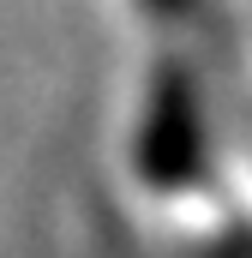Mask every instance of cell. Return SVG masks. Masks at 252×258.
Segmentation results:
<instances>
[{"mask_svg": "<svg viewBox=\"0 0 252 258\" xmlns=\"http://www.w3.org/2000/svg\"><path fill=\"white\" fill-rule=\"evenodd\" d=\"M144 6H150V12H156V18H174V12H186L192 0H144Z\"/></svg>", "mask_w": 252, "mask_h": 258, "instance_id": "2", "label": "cell"}, {"mask_svg": "<svg viewBox=\"0 0 252 258\" xmlns=\"http://www.w3.org/2000/svg\"><path fill=\"white\" fill-rule=\"evenodd\" d=\"M204 162V114H198V78L186 66H162L150 108H144V138H138V168L156 192H180Z\"/></svg>", "mask_w": 252, "mask_h": 258, "instance_id": "1", "label": "cell"}]
</instances>
